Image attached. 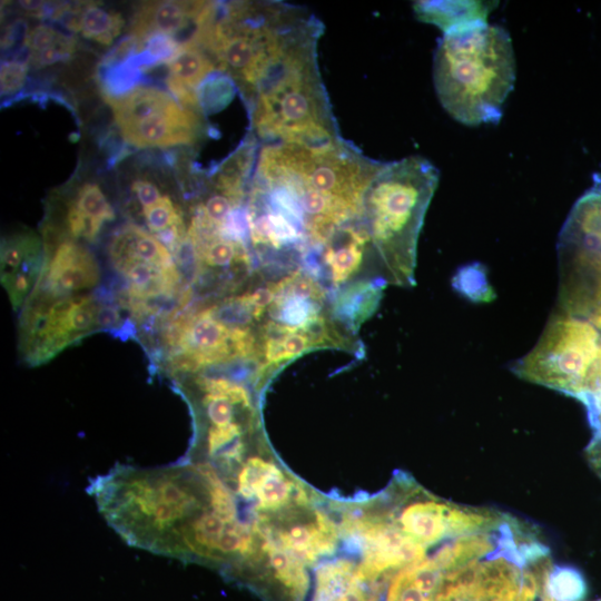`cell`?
<instances>
[{
  "instance_id": "1",
  "label": "cell",
  "mask_w": 601,
  "mask_h": 601,
  "mask_svg": "<svg viewBox=\"0 0 601 601\" xmlns=\"http://www.w3.org/2000/svg\"><path fill=\"white\" fill-rule=\"evenodd\" d=\"M384 166L342 138L321 146L273 142L258 152L253 186L288 219L307 196L327 199L352 219L362 214L366 191Z\"/></svg>"
},
{
  "instance_id": "2",
  "label": "cell",
  "mask_w": 601,
  "mask_h": 601,
  "mask_svg": "<svg viewBox=\"0 0 601 601\" xmlns=\"http://www.w3.org/2000/svg\"><path fill=\"white\" fill-rule=\"evenodd\" d=\"M433 80L442 107L456 121L497 124L515 80L508 31L485 21L445 32L434 53Z\"/></svg>"
},
{
  "instance_id": "3",
  "label": "cell",
  "mask_w": 601,
  "mask_h": 601,
  "mask_svg": "<svg viewBox=\"0 0 601 601\" xmlns=\"http://www.w3.org/2000/svg\"><path fill=\"white\" fill-rule=\"evenodd\" d=\"M319 37L309 35L289 46L253 91L252 127L266 144L321 146L341 139L318 70Z\"/></svg>"
},
{
  "instance_id": "4",
  "label": "cell",
  "mask_w": 601,
  "mask_h": 601,
  "mask_svg": "<svg viewBox=\"0 0 601 601\" xmlns=\"http://www.w3.org/2000/svg\"><path fill=\"white\" fill-rule=\"evenodd\" d=\"M439 178L427 159L410 156L385 164L366 191L364 227L393 282H413L417 238Z\"/></svg>"
},
{
  "instance_id": "5",
  "label": "cell",
  "mask_w": 601,
  "mask_h": 601,
  "mask_svg": "<svg viewBox=\"0 0 601 601\" xmlns=\"http://www.w3.org/2000/svg\"><path fill=\"white\" fill-rule=\"evenodd\" d=\"M601 354V333L589 322L554 309L533 349L515 363L522 378L579 397Z\"/></svg>"
},
{
  "instance_id": "6",
  "label": "cell",
  "mask_w": 601,
  "mask_h": 601,
  "mask_svg": "<svg viewBox=\"0 0 601 601\" xmlns=\"http://www.w3.org/2000/svg\"><path fill=\"white\" fill-rule=\"evenodd\" d=\"M124 140L137 148L189 145L201 129L199 112L152 86L105 98Z\"/></svg>"
},
{
  "instance_id": "7",
  "label": "cell",
  "mask_w": 601,
  "mask_h": 601,
  "mask_svg": "<svg viewBox=\"0 0 601 601\" xmlns=\"http://www.w3.org/2000/svg\"><path fill=\"white\" fill-rule=\"evenodd\" d=\"M560 286L601 278V181L573 205L559 235Z\"/></svg>"
},
{
  "instance_id": "8",
  "label": "cell",
  "mask_w": 601,
  "mask_h": 601,
  "mask_svg": "<svg viewBox=\"0 0 601 601\" xmlns=\"http://www.w3.org/2000/svg\"><path fill=\"white\" fill-rule=\"evenodd\" d=\"M168 339L179 351L171 365L183 371L245 356L254 348V337L247 328L226 326L208 308L174 324Z\"/></svg>"
},
{
  "instance_id": "9",
  "label": "cell",
  "mask_w": 601,
  "mask_h": 601,
  "mask_svg": "<svg viewBox=\"0 0 601 601\" xmlns=\"http://www.w3.org/2000/svg\"><path fill=\"white\" fill-rule=\"evenodd\" d=\"M99 305L90 296H70L39 306L28 321L27 344L38 361L49 358L96 327Z\"/></svg>"
},
{
  "instance_id": "10",
  "label": "cell",
  "mask_w": 601,
  "mask_h": 601,
  "mask_svg": "<svg viewBox=\"0 0 601 601\" xmlns=\"http://www.w3.org/2000/svg\"><path fill=\"white\" fill-rule=\"evenodd\" d=\"M100 279L99 266L88 249L67 239L56 247L43 267L42 289L46 298L92 288Z\"/></svg>"
},
{
  "instance_id": "11",
  "label": "cell",
  "mask_w": 601,
  "mask_h": 601,
  "mask_svg": "<svg viewBox=\"0 0 601 601\" xmlns=\"http://www.w3.org/2000/svg\"><path fill=\"white\" fill-rule=\"evenodd\" d=\"M214 2L152 1L141 4L134 16L131 35L141 43L154 35L174 38L184 30L195 31L209 14Z\"/></svg>"
},
{
  "instance_id": "12",
  "label": "cell",
  "mask_w": 601,
  "mask_h": 601,
  "mask_svg": "<svg viewBox=\"0 0 601 601\" xmlns=\"http://www.w3.org/2000/svg\"><path fill=\"white\" fill-rule=\"evenodd\" d=\"M166 86L184 107L201 111L198 89L218 70L211 56L193 40L183 41L175 55L166 62Z\"/></svg>"
},
{
  "instance_id": "13",
  "label": "cell",
  "mask_w": 601,
  "mask_h": 601,
  "mask_svg": "<svg viewBox=\"0 0 601 601\" xmlns=\"http://www.w3.org/2000/svg\"><path fill=\"white\" fill-rule=\"evenodd\" d=\"M41 246L36 236L22 235L6 242L1 253V279L13 308L17 309L33 288L41 274Z\"/></svg>"
},
{
  "instance_id": "14",
  "label": "cell",
  "mask_w": 601,
  "mask_h": 601,
  "mask_svg": "<svg viewBox=\"0 0 601 601\" xmlns=\"http://www.w3.org/2000/svg\"><path fill=\"white\" fill-rule=\"evenodd\" d=\"M52 20H58L68 30L105 46L111 45L125 27L120 13L107 10L96 2L58 4Z\"/></svg>"
},
{
  "instance_id": "15",
  "label": "cell",
  "mask_w": 601,
  "mask_h": 601,
  "mask_svg": "<svg viewBox=\"0 0 601 601\" xmlns=\"http://www.w3.org/2000/svg\"><path fill=\"white\" fill-rule=\"evenodd\" d=\"M115 218V211L101 188L83 184L68 205L66 225L72 238L93 242L102 226Z\"/></svg>"
},
{
  "instance_id": "16",
  "label": "cell",
  "mask_w": 601,
  "mask_h": 601,
  "mask_svg": "<svg viewBox=\"0 0 601 601\" xmlns=\"http://www.w3.org/2000/svg\"><path fill=\"white\" fill-rule=\"evenodd\" d=\"M495 4L479 1H418L414 9L422 21L436 24L449 32L451 30L485 22Z\"/></svg>"
},
{
  "instance_id": "17",
  "label": "cell",
  "mask_w": 601,
  "mask_h": 601,
  "mask_svg": "<svg viewBox=\"0 0 601 601\" xmlns=\"http://www.w3.org/2000/svg\"><path fill=\"white\" fill-rule=\"evenodd\" d=\"M325 262L328 265L335 284L348 279L361 266L363 249L371 242L364 228L355 229L351 226L337 229L328 239Z\"/></svg>"
},
{
  "instance_id": "18",
  "label": "cell",
  "mask_w": 601,
  "mask_h": 601,
  "mask_svg": "<svg viewBox=\"0 0 601 601\" xmlns=\"http://www.w3.org/2000/svg\"><path fill=\"white\" fill-rule=\"evenodd\" d=\"M449 508L434 501L413 503L400 516L402 531L422 545L435 543L450 534Z\"/></svg>"
},
{
  "instance_id": "19",
  "label": "cell",
  "mask_w": 601,
  "mask_h": 601,
  "mask_svg": "<svg viewBox=\"0 0 601 601\" xmlns=\"http://www.w3.org/2000/svg\"><path fill=\"white\" fill-rule=\"evenodd\" d=\"M363 583L358 568L346 560L323 563L316 571L313 601H335L351 588Z\"/></svg>"
},
{
  "instance_id": "20",
  "label": "cell",
  "mask_w": 601,
  "mask_h": 601,
  "mask_svg": "<svg viewBox=\"0 0 601 601\" xmlns=\"http://www.w3.org/2000/svg\"><path fill=\"white\" fill-rule=\"evenodd\" d=\"M269 565L275 579L288 592L295 601H300L308 588V577L302 565V561L293 554L272 544H266Z\"/></svg>"
},
{
  "instance_id": "21",
  "label": "cell",
  "mask_w": 601,
  "mask_h": 601,
  "mask_svg": "<svg viewBox=\"0 0 601 601\" xmlns=\"http://www.w3.org/2000/svg\"><path fill=\"white\" fill-rule=\"evenodd\" d=\"M382 287L373 283H358L347 288L338 298V315L353 326H358L376 308Z\"/></svg>"
},
{
  "instance_id": "22",
  "label": "cell",
  "mask_w": 601,
  "mask_h": 601,
  "mask_svg": "<svg viewBox=\"0 0 601 601\" xmlns=\"http://www.w3.org/2000/svg\"><path fill=\"white\" fill-rule=\"evenodd\" d=\"M492 549L493 545L485 535H464L443 545L428 560L439 570L449 569L475 560L476 556L491 552Z\"/></svg>"
},
{
  "instance_id": "23",
  "label": "cell",
  "mask_w": 601,
  "mask_h": 601,
  "mask_svg": "<svg viewBox=\"0 0 601 601\" xmlns=\"http://www.w3.org/2000/svg\"><path fill=\"white\" fill-rule=\"evenodd\" d=\"M544 592L553 601H580L585 593V583L577 570L554 566L545 573Z\"/></svg>"
},
{
  "instance_id": "24",
  "label": "cell",
  "mask_w": 601,
  "mask_h": 601,
  "mask_svg": "<svg viewBox=\"0 0 601 601\" xmlns=\"http://www.w3.org/2000/svg\"><path fill=\"white\" fill-rule=\"evenodd\" d=\"M270 307L279 324L296 329L303 328L318 316L315 302L298 297H277Z\"/></svg>"
},
{
  "instance_id": "25",
  "label": "cell",
  "mask_w": 601,
  "mask_h": 601,
  "mask_svg": "<svg viewBox=\"0 0 601 601\" xmlns=\"http://www.w3.org/2000/svg\"><path fill=\"white\" fill-rule=\"evenodd\" d=\"M290 492V483L278 467H274L257 485L255 497L262 509L272 510L284 505L289 500Z\"/></svg>"
},
{
  "instance_id": "26",
  "label": "cell",
  "mask_w": 601,
  "mask_h": 601,
  "mask_svg": "<svg viewBox=\"0 0 601 601\" xmlns=\"http://www.w3.org/2000/svg\"><path fill=\"white\" fill-rule=\"evenodd\" d=\"M147 227L154 236L184 227L180 210L169 196L164 195L156 204L141 209Z\"/></svg>"
},
{
  "instance_id": "27",
  "label": "cell",
  "mask_w": 601,
  "mask_h": 601,
  "mask_svg": "<svg viewBox=\"0 0 601 601\" xmlns=\"http://www.w3.org/2000/svg\"><path fill=\"white\" fill-rule=\"evenodd\" d=\"M270 287L276 298L298 297L317 302L323 297L322 289L318 285L309 277L303 276L299 273H294L280 282L270 285Z\"/></svg>"
},
{
  "instance_id": "28",
  "label": "cell",
  "mask_w": 601,
  "mask_h": 601,
  "mask_svg": "<svg viewBox=\"0 0 601 601\" xmlns=\"http://www.w3.org/2000/svg\"><path fill=\"white\" fill-rule=\"evenodd\" d=\"M275 464L260 457H250L237 474V492L245 500L255 497L256 487Z\"/></svg>"
},
{
  "instance_id": "29",
  "label": "cell",
  "mask_w": 601,
  "mask_h": 601,
  "mask_svg": "<svg viewBox=\"0 0 601 601\" xmlns=\"http://www.w3.org/2000/svg\"><path fill=\"white\" fill-rule=\"evenodd\" d=\"M73 38L61 31H58L52 26L40 23L31 28L24 37V46L30 53H37L46 49L66 43Z\"/></svg>"
},
{
  "instance_id": "30",
  "label": "cell",
  "mask_w": 601,
  "mask_h": 601,
  "mask_svg": "<svg viewBox=\"0 0 601 601\" xmlns=\"http://www.w3.org/2000/svg\"><path fill=\"white\" fill-rule=\"evenodd\" d=\"M28 62L22 60H9L1 66V93L13 95L19 91L24 82Z\"/></svg>"
},
{
  "instance_id": "31",
  "label": "cell",
  "mask_w": 601,
  "mask_h": 601,
  "mask_svg": "<svg viewBox=\"0 0 601 601\" xmlns=\"http://www.w3.org/2000/svg\"><path fill=\"white\" fill-rule=\"evenodd\" d=\"M75 49L76 40L72 39L57 47L37 53H30L28 62L36 68L48 67L57 62L66 61L72 56Z\"/></svg>"
},
{
  "instance_id": "32",
  "label": "cell",
  "mask_w": 601,
  "mask_h": 601,
  "mask_svg": "<svg viewBox=\"0 0 601 601\" xmlns=\"http://www.w3.org/2000/svg\"><path fill=\"white\" fill-rule=\"evenodd\" d=\"M131 190L139 201L141 209L156 204L164 196L155 184L144 179L134 181Z\"/></svg>"
},
{
  "instance_id": "33",
  "label": "cell",
  "mask_w": 601,
  "mask_h": 601,
  "mask_svg": "<svg viewBox=\"0 0 601 601\" xmlns=\"http://www.w3.org/2000/svg\"><path fill=\"white\" fill-rule=\"evenodd\" d=\"M247 302L255 309L257 316L259 317L264 309L268 306H272L276 296L270 286L257 288L250 293L244 294Z\"/></svg>"
},
{
  "instance_id": "34",
  "label": "cell",
  "mask_w": 601,
  "mask_h": 601,
  "mask_svg": "<svg viewBox=\"0 0 601 601\" xmlns=\"http://www.w3.org/2000/svg\"><path fill=\"white\" fill-rule=\"evenodd\" d=\"M120 322V312L111 305H99L96 314V327L110 328Z\"/></svg>"
}]
</instances>
